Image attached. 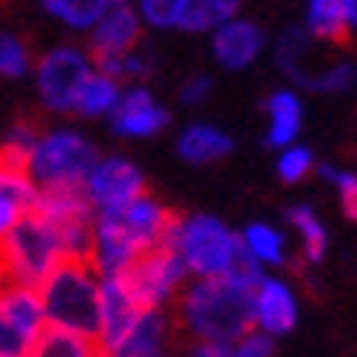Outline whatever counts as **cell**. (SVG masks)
<instances>
[{"instance_id":"cell-12","label":"cell","mask_w":357,"mask_h":357,"mask_svg":"<svg viewBox=\"0 0 357 357\" xmlns=\"http://www.w3.org/2000/svg\"><path fill=\"white\" fill-rule=\"evenodd\" d=\"M297 322V303L287 284L275 281V278H261L259 290H255V326L261 335H287Z\"/></svg>"},{"instance_id":"cell-20","label":"cell","mask_w":357,"mask_h":357,"mask_svg":"<svg viewBox=\"0 0 357 357\" xmlns=\"http://www.w3.org/2000/svg\"><path fill=\"white\" fill-rule=\"evenodd\" d=\"M239 0H185L178 10L176 26L188 32H208V29H220L223 22H230L236 13Z\"/></svg>"},{"instance_id":"cell-35","label":"cell","mask_w":357,"mask_h":357,"mask_svg":"<svg viewBox=\"0 0 357 357\" xmlns=\"http://www.w3.org/2000/svg\"><path fill=\"white\" fill-rule=\"evenodd\" d=\"M0 3H7V0H0Z\"/></svg>"},{"instance_id":"cell-9","label":"cell","mask_w":357,"mask_h":357,"mask_svg":"<svg viewBox=\"0 0 357 357\" xmlns=\"http://www.w3.org/2000/svg\"><path fill=\"white\" fill-rule=\"evenodd\" d=\"M83 188H86L89 201L99 204L102 211L125 208L128 201L150 192L147 182H144V172L134 163H128V160H105V163H99L96 169L89 172Z\"/></svg>"},{"instance_id":"cell-2","label":"cell","mask_w":357,"mask_h":357,"mask_svg":"<svg viewBox=\"0 0 357 357\" xmlns=\"http://www.w3.org/2000/svg\"><path fill=\"white\" fill-rule=\"evenodd\" d=\"M38 300L48 326L67 328L83 338L99 335V284L89 261L61 259L38 284Z\"/></svg>"},{"instance_id":"cell-26","label":"cell","mask_w":357,"mask_h":357,"mask_svg":"<svg viewBox=\"0 0 357 357\" xmlns=\"http://www.w3.org/2000/svg\"><path fill=\"white\" fill-rule=\"evenodd\" d=\"M310 169H312V153L306 147H290V150H284V156L278 160V176H281V182H300Z\"/></svg>"},{"instance_id":"cell-28","label":"cell","mask_w":357,"mask_h":357,"mask_svg":"<svg viewBox=\"0 0 357 357\" xmlns=\"http://www.w3.org/2000/svg\"><path fill=\"white\" fill-rule=\"evenodd\" d=\"M182 3H185V0H141V13L147 16L153 26L166 29V26H176Z\"/></svg>"},{"instance_id":"cell-13","label":"cell","mask_w":357,"mask_h":357,"mask_svg":"<svg viewBox=\"0 0 357 357\" xmlns=\"http://www.w3.org/2000/svg\"><path fill=\"white\" fill-rule=\"evenodd\" d=\"M0 319L7 322L10 328H16L26 342H32L45 326L38 290L20 287V284H3V287H0Z\"/></svg>"},{"instance_id":"cell-6","label":"cell","mask_w":357,"mask_h":357,"mask_svg":"<svg viewBox=\"0 0 357 357\" xmlns=\"http://www.w3.org/2000/svg\"><path fill=\"white\" fill-rule=\"evenodd\" d=\"M119 278L128 284V290L134 294L144 312L160 310L185 278V261L178 255L176 239H166V243L147 249L144 255H137L125 271H119Z\"/></svg>"},{"instance_id":"cell-25","label":"cell","mask_w":357,"mask_h":357,"mask_svg":"<svg viewBox=\"0 0 357 357\" xmlns=\"http://www.w3.org/2000/svg\"><path fill=\"white\" fill-rule=\"evenodd\" d=\"M32 64H36V52H32L29 38L3 32L0 36V77H22L29 74Z\"/></svg>"},{"instance_id":"cell-19","label":"cell","mask_w":357,"mask_h":357,"mask_svg":"<svg viewBox=\"0 0 357 357\" xmlns=\"http://www.w3.org/2000/svg\"><path fill=\"white\" fill-rule=\"evenodd\" d=\"M265 112L271 115V131L265 134V144L268 147H287L300 131V119H303V112H300V102L294 93H271L265 99Z\"/></svg>"},{"instance_id":"cell-7","label":"cell","mask_w":357,"mask_h":357,"mask_svg":"<svg viewBox=\"0 0 357 357\" xmlns=\"http://www.w3.org/2000/svg\"><path fill=\"white\" fill-rule=\"evenodd\" d=\"M89 77H93L89 58L77 52L74 45H61L36 61L38 93L52 112H74V102Z\"/></svg>"},{"instance_id":"cell-21","label":"cell","mask_w":357,"mask_h":357,"mask_svg":"<svg viewBox=\"0 0 357 357\" xmlns=\"http://www.w3.org/2000/svg\"><path fill=\"white\" fill-rule=\"evenodd\" d=\"M45 10L54 16V20L74 26V29H89L96 26L112 7H121L128 0H42Z\"/></svg>"},{"instance_id":"cell-31","label":"cell","mask_w":357,"mask_h":357,"mask_svg":"<svg viewBox=\"0 0 357 357\" xmlns=\"http://www.w3.org/2000/svg\"><path fill=\"white\" fill-rule=\"evenodd\" d=\"M211 89H214V83H211V77H204V74H195L192 80H185V86L178 89V96H182V102L195 105V102H201V99L208 96Z\"/></svg>"},{"instance_id":"cell-23","label":"cell","mask_w":357,"mask_h":357,"mask_svg":"<svg viewBox=\"0 0 357 357\" xmlns=\"http://www.w3.org/2000/svg\"><path fill=\"white\" fill-rule=\"evenodd\" d=\"M115 102H119V83L102 74H93L83 83L80 96H77V102H74V112L83 115V119H96V115L109 112Z\"/></svg>"},{"instance_id":"cell-29","label":"cell","mask_w":357,"mask_h":357,"mask_svg":"<svg viewBox=\"0 0 357 357\" xmlns=\"http://www.w3.org/2000/svg\"><path fill=\"white\" fill-rule=\"evenodd\" d=\"M227 357H271V338L261 332H249L236 344H230Z\"/></svg>"},{"instance_id":"cell-10","label":"cell","mask_w":357,"mask_h":357,"mask_svg":"<svg viewBox=\"0 0 357 357\" xmlns=\"http://www.w3.org/2000/svg\"><path fill=\"white\" fill-rule=\"evenodd\" d=\"M144 42V29H141V16L134 13L128 3L112 7L102 20L93 26V38H89V64L99 61H112V58H125V54L137 52V45Z\"/></svg>"},{"instance_id":"cell-30","label":"cell","mask_w":357,"mask_h":357,"mask_svg":"<svg viewBox=\"0 0 357 357\" xmlns=\"http://www.w3.org/2000/svg\"><path fill=\"white\" fill-rule=\"evenodd\" d=\"M32 342H26L16 328H10L7 322L0 319V357H26Z\"/></svg>"},{"instance_id":"cell-32","label":"cell","mask_w":357,"mask_h":357,"mask_svg":"<svg viewBox=\"0 0 357 357\" xmlns=\"http://www.w3.org/2000/svg\"><path fill=\"white\" fill-rule=\"evenodd\" d=\"M230 348L227 344H214V342H195L188 348V357H227Z\"/></svg>"},{"instance_id":"cell-8","label":"cell","mask_w":357,"mask_h":357,"mask_svg":"<svg viewBox=\"0 0 357 357\" xmlns=\"http://www.w3.org/2000/svg\"><path fill=\"white\" fill-rule=\"evenodd\" d=\"M144 310L128 290V284L119 275H109L99 284V335L96 342L102 351H115L125 342L131 328L141 322Z\"/></svg>"},{"instance_id":"cell-18","label":"cell","mask_w":357,"mask_h":357,"mask_svg":"<svg viewBox=\"0 0 357 357\" xmlns=\"http://www.w3.org/2000/svg\"><path fill=\"white\" fill-rule=\"evenodd\" d=\"M99 354V342L96 338H83L67 328L48 326L45 322L42 332L32 338L26 357H96Z\"/></svg>"},{"instance_id":"cell-27","label":"cell","mask_w":357,"mask_h":357,"mask_svg":"<svg viewBox=\"0 0 357 357\" xmlns=\"http://www.w3.org/2000/svg\"><path fill=\"white\" fill-rule=\"evenodd\" d=\"M319 172L328 178V182L338 185V192H342L344 217H348V220H357V176H351V172H335L332 166H322Z\"/></svg>"},{"instance_id":"cell-33","label":"cell","mask_w":357,"mask_h":357,"mask_svg":"<svg viewBox=\"0 0 357 357\" xmlns=\"http://www.w3.org/2000/svg\"><path fill=\"white\" fill-rule=\"evenodd\" d=\"M348 26H357V0H348Z\"/></svg>"},{"instance_id":"cell-11","label":"cell","mask_w":357,"mask_h":357,"mask_svg":"<svg viewBox=\"0 0 357 357\" xmlns=\"http://www.w3.org/2000/svg\"><path fill=\"white\" fill-rule=\"evenodd\" d=\"M169 125V112L156 105L147 89H131L112 105V131L125 137H150Z\"/></svg>"},{"instance_id":"cell-17","label":"cell","mask_w":357,"mask_h":357,"mask_svg":"<svg viewBox=\"0 0 357 357\" xmlns=\"http://www.w3.org/2000/svg\"><path fill=\"white\" fill-rule=\"evenodd\" d=\"M310 36L351 48L354 36L348 26V0H310Z\"/></svg>"},{"instance_id":"cell-16","label":"cell","mask_w":357,"mask_h":357,"mask_svg":"<svg viewBox=\"0 0 357 357\" xmlns=\"http://www.w3.org/2000/svg\"><path fill=\"white\" fill-rule=\"evenodd\" d=\"M233 150V141L214 125H192L178 137V156L192 166H208L217 163Z\"/></svg>"},{"instance_id":"cell-5","label":"cell","mask_w":357,"mask_h":357,"mask_svg":"<svg viewBox=\"0 0 357 357\" xmlns=\"http://www.w3.org/2000/svg\"><path fill=\"white\" fill-rule=\"evenodd\" d=\"M99 166V150L74 131L45 134L29 160V178L48 185H86L89 172Z\"/></svg>"},{"instance_id":"cell-24","label":"cell","mask_w":357,"mask_h":357,"mask_svg":"<svg viewBox=\"0 0 357 357\" xmlns=\"http://www.w3.org/2000/svg\"><path fill=\"white\" fill-rule=\"evenodd\" d=\"M243 245L259 265L261 261H268V265H284L287 261L284 259V236L271 227H265V223H252L243 236Z\"/></svg>"},{"instance_id":"cell-34","label":"cell","mask_w":357,"mask_h":357,"mask_svg":"<svg viewBox=\"0 0 357 357\" xmlns=\"http://www.w3.org/2000/svg\"><path fill=\"white\" fill-rule=\"evenodd\" d=\"M3 284H7V281H3V268H0V287H3Z\"/></svg>"},{"instance_id":"cell-22","label":"cell","mask_w":357,"mask_h":357,"mask_svg":"<svg viewBox=\"0 0 357 357\" xmlns=\"http://www.w3.org/2000/svg\"><path fill=\"white\" fill-rule=\"evenodd\" d=\"M287 223L294 227V230L300 233V239H303V265H319L322 255H326V230H322L319 217L312 214V208H306V204H294V208H287Z\"/></svg>"},{"instance_id":"cell-1","label":"cell","mask_w":357,"mask_h":357,"mask_svg":"<svg viewBox=\"0 0 357 357\" xmlns=\"http://www.w3.org/2000/svg\"><path fill=\"white\" fill-rule=\"evenodd\" d=\"M261 284V265L239 252L233 271L220 278H201L178 294L176 326L188 342L236 344L255 328V290Z\"/></svg>"},{"instance_id":"cell-14","label":"cell","mask_w":357,"mask_h":357,"mask_svg":"<svg viewBox=\"0 0 357 357\" xmlns=\"http://www.w3.org/2000/svg\"><path fill=\"white\" fill-rule=\"evenodd\" d=\"M265 45V36L255 22H245V20H233V22H223L220 29L214 36V54L223 67H239L252 64V58L261 52Z\"/></svg>"},{"instance_id":"cell-15","label":"cell","mask_w":357,"mask_h":357,"mask_svg":"<svg viewBox=\"0 0 357 357\" xmlns=\"http://www.w3.org/2000/svg\"><path fill=\"white\" fill-rule=\"evenodd\" d=\"M169 328L172 322L160 310L144 312L125 342L115 351H109V357H166V338L172 335Z\"/></svg>"},{"instance_id":"cell-3","label":"cell","mask_w":357,"mask_h":357,"mask_svg":"<svg viewBox=\"0 0 357 357\" xmlns=\"http://www.w3.org/2000/svg\"><path fill=\"white\" fill-rule=\"evenodd\" d=\"M61 259H64V249H61L58 230L36 211L22 214L13 230L0 239V268L7 284L38 290V284Z\"/></svg>"},{"instance_id":"cell-4","label":"cell","mask_w":357,"mask_h":357,"mask_svg":"<svg viewBox=\"0 0 357 357\" xmlns=\"http://www.w3.org/2000/svg\"><path fill=\"white\" fill-rule=\"evenodd\" d=\"M176 245L185 261V271H195L201 278H220L236 265L243 252V236L230 233L217 217L198 214L182 220Z\"/></svg>"}]
</instances>
